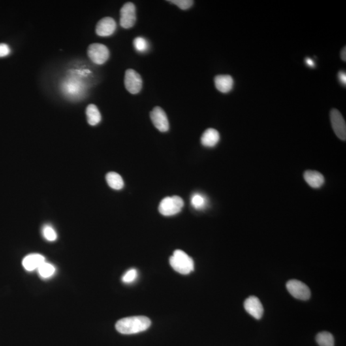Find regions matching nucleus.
Listing matches in <instances>:
<instances>
[{
    "label": "nucleus",
    "mask_w": 346,
    "mask_h": 346,
    "mask_svg": "<svg viewBox=\"0 0 346 346\" xmlns=\"http://www.w3.org/2000/svg\"><path fill=\"white\" fill-rule=\"evenodd\" d=\"M151 324V320L148 317L145 316H134L118 320L115 324V328L121 334H136L147 330Z\"/></svg>",
    "instance_id": "obj_1"
},
{
    "label": "nucleus",
    "mask_w": 346,
    "mask_h": 346,
    "mask_svg": "<svg viewBox=\"0 0 346 346\" xmlns=\"http://www.w3.org/2000/svg\"><path fill=\"white\" fill-rule=\"evenodd\" d=\"M170 265L179 274L187 275L194 269V260L184 251L177 249L171 256Z\"/></svg>",
    "instance_id": "obj_2"
},
{
    "label": "nucleus",
    "mask_w": 346,
    "mask_h": 346,
    "mask_svg": "<svg viewBox=\"0 0 346 346\" xmlns=\"http://www.w3.org/2000/svg\"><path fill=\"white\" fill-rule=\"evenodd\" d=\"M184 206V202L178 196L166 197L161 201L159 207L160 213L164 216H172L180 212Z\"/></svg>",
    "instance_id": "obj_3"
},
{
    "label": "nucleus",
    "mask_w": 346,
    "mask_h": 346,
    "mask_svg": "<svg viewBox=\"0 0 346 346\" xmlns=\"http://www.w3.org/2000/svg\"><path fill=\"white\" fill-rule=\"evenodd\" d=\"M87 54L93 63L102 65L107 61L110 53L107 47L104 45L94 43L89 46Z\"/></svg>",
    "instance_id": "obj_4"
},
{
    "label": "nucleus",
    "mask_w": 346,
    "mask_h": 346,
    "mask_svg": "<svg viewBox=\"0 0 346 346\" xmlns=\"http://www.w3.org/2000/svg\"><path fill=\"white\" fill-rule=\"evenodd\" d=\"M289 293L298 300L306 301L311 298V290L304 283L296 279H292L287 283Z\"/></svg>",
    "instance_id": "obj_5"
},
{
    "label": "nucleus",
    "mask_w": 346,
    "mask_h": 346,
    "mask_svg": "<svg viewBox=\"0 0 346 346\" xmlns=\"http://www.w3.org/2000/svg\"><path fill=\"white\" fill-rule=\"evenodd\" d=\"M125 85L126 89L132 95L139 93L142 86V80L140 74L132 69L125 72Z\"/></svg>",
    "instance_id": "obj_6"
},
{
    "label": "nucleus",
    "mask_w": 346,
    "mask_h": 346,
    "mask_svg": "<svg viewBox=\"0 0 346 346\" xmlns=\"http://www.w3.org/2000/svg\"><path fill=\"white\" fill-rule=\"evenodd\" d=\"M76 80V79L74 78H69L62 85V91L64 95L71 99L80 98L84 93V86L80 81Z\"/></svg>",
    "instance_id": "obj_7"
},
{
    "label": "nucleus",
    "mask_w": 346,
    "mask_h": 346,
    "mask_svg": "<svg viewBox=\"0 0 346 346\" xmlns=\"http://www.w3.org/2000/svg\"><path fill=\"white\" fill-rule=\"evenodd\" d=\"M120 25L124 29H130L136 22V8L131 2L125 3L121 8Z\"/></svg>",
    "instance_id": "obj_8"
},
{
    "label": "nucleus",
    "mask_w": 346,
    "mask_h": 346,
    "mask_svg": "<svg viewBox=\"0 0 346 346\" xmlns=\"http://www.w3.org/2000/svg\"><path fill=\"white\" fill-rule=\"evenodd\" d=\"M331 123L333 131L340 139H346V125L343 115L337 109H332L330 112Z\"/></svg>",
    "instance_id": "obj_9"
},
{
    "label": "nucleus",
    "mask_w": 346,
    "mask_h": 346,
    "mask_svg": "<svg viewBox=\"0 0 346 346\" xmlns=\"http://www.w3.org/2000/svg\"><path fill=\"white\" fill-rule=\"evenodd\" d=\"M151 121L154 126L161 132H168L170 128V124L167 115L163 109L157 106L154 108L150 113Z\"/></svg>",
    "instance_id": "obj_10"
},
{
    "label": "nucleus",
    "mask_w": 346,
    "mask_h": 346,
    "mask_svg": "<svg viewBox=\"0 0 346 346\" xmlns=\"http://www.w3.org/2000/svg\"><path fill=\"white\" fill-rule=\"evenodd\" d=\"M244 309L247 312L256 319H261L264 313V308L259 299L255 296H250L244 302Z\"/></svg>",
    "instance_id": "obj_11"
},
{
    "label": "nucleus",
    "mask_w": 346,
    "mask_h": 346,
    "mask_svg": "<svg viewBox=\"0 0 346 346\" xmlns=\"http://www.w3.org/2000/svg\"><path fill=\"white\" fill-rule=\"evenodd\" d=\"M116 29V23L114 19L106 17L101 19L96 25V32L102 37H107L112 35Z\"/></svg>",
    "instance_id": "obj_12"
},
{
    "label": "nucleus",
    "mask_w": 346,
    "mask_h": 346,
    "mask_svg": "<svg viewBox=\"0 0 346 346\" xmlns=\"http://www.w3.org/2000/svg\"><path fill=\"white\" fill-rule=\"evenodd\" d=\"M44 262H45L44 256L40 254L34 253L26 256L23 258L22 264L26 270L32 271L38 269Z\"/></svg>",
    "instance_id": "obj_13"
},
{
    "label": "nucleus",
    "mask_w": 346,
    "mask_h": 346,
    "mask_svg": "<svg viewBox=\"0 0 346 346\" xmlns=\"http://www.w3.org/2000/svg\"><path fill=\"white\" fill-rule=\"evenodd\" d=\"M304 178L306 182L314 189H319L324 183L323 175L315 171H307L304 173Z\"/></svg>",
    "instance_id": "obj_14"
},
{
    "label": "nucleus",
    "mask_w": 346,
    "mask_h": 346,
    "mask_svg": "<svg viewBox=\"0 0 346 346\" xmlns=\"http://www.w3.org/2000/svg\"><path fill=\"white\" fill-rule=\"evenodd\" d=\"M220 140V135L217 130L209 128L203 134L201 142L205 147H212L216 146Z\"/></svg>",
    "instance_id": "obj_15"
},
{
    "label": "nucleus",
    "mask_w": 346,
    "mask_h": 346,
    "mask_svg": "<svg viewBox=\"0 0 346 346\" xmlns=\"http://www.w3.org/2000/svg\"><path fill=\"white\" fill-rule=\"evenodd\" d=\"M215 87L223 93H228L234 86V79L230 75H218L214 80Z\"/></svg>",
    "instance_id": "obj_16"
},
{
    "label": "nucleus",
    "mask_w": 346,
    "mask_h": 346,
    "mask_svg": "<svg viewBox=\"0 0 346 346\" xmlns=\"http://www.w3.org/2000/svg\"><path fill=\"white\" fill-rule=\"evenodd\" d=\"M86 115L90 125H97L101 121V114L95 104H89L86 109Z\"/></svg>",
    "instance_id": "obj_17"
},
{
    "label": "nucleus",
    "mask_w": 346,
    "mask_h": 346,
    "mask_svg": "<svg viewBox=\"0 0 346 346\" xmlns=\"http://www.w3.org/2000/svg\"><path fill=\"white\" fill-rule=\"evenodd\" d=\"M106 180L110 187L115 190H121L124 187V181L118 173H108L106 176Z\"/></svg>",
    "instance_id": "obj_18"
},
{
    "label": "nucleus",
    "mask_w": 346,
    "mask_h": 346,
    "mask_svg": "<svg viewBox=\"0 0 346 346\" xmlns=\"http://www.w3.org/2000/svg\"><path fill=\"white\" fill-rule=\"evenodd\" d=\"M316 341L319 346H334V338L330 333L322 332L318 333Z\"/></svg>",
    "instance_id": "obj_19"
},
{
    "label": "nucleus",
    "mask_w": 346,
    "mask_h": 346,
    "mask_svg": "<svg viewBox=\"0 0 346 346\" xmlns=\"http://www.w3.org/2000/svg\"><path fill=\"white\" fill-rule=\"evenodd\" d=\"M207 199L204 194L194 193L191 197V205L196 210H203L206 207Z\"/></svg>",
    "instance_id": "obj_20"
},
{
    "label": "nucleus",
    "mask_w": 346,
    "mask_h": 346,
    "mask_svg": "<svg viewBox=\"0 0 346 346\" xmlns=\"http://www.w3.org/2000/svg\"><path fill=\"white\" fill-rule=\"evenodd\" d=\"M38 273L43 278H49L55 274V268L52 264L45 262L38 268Z\"/></svg>",
    "instance_id": "obj_21"
},
{
    "label": "nucleus",
    "mask_w": 346,
    "mask_h": 346,
    "mask_svg": "<svg viewBox=\"0 0 346 346\" xmlns=\"http://www.w3.org/2000/svg\"><path fill=\"white\" fill-rule=\"evenodd\" d=\"M134 46L136 50L140 53H144L148 50L149 44L144 38L137 37L134 40Z\"/></svg>",
    "instance_id": "obj_22"
},
{
    "label": "nucleus",
    "mask_w": 346,
    "mask_h": 346,
    "mask_svg": "<svg viewBox=\"0 0 346 346\" xmlns=\"http://www.w3.org/2000/svg\"><path fill=\"white\" fill-rule=\"evenodd\" d=\"M42 234L43 236L47 241L53 242L56 240L57 238V234L55 230L53 229L52 226L50 225L44 226L43 230H42Z\"/></svg>",
    "instance_id": "obj_23"
},
{
    "label": "nucleus",
    "mask_w": 346,
    "mask_h": 346,
    "mask_svg": "<svg viewBox=\"0 0 346 346\" xmlns=\"http://www.w3.org/2000/svg\"><path fill=\"white\" fill-rule=\"evenodd\" d=\"M138 276V271L136 269H131L125 273L122 277V281L123 283L129 284L134 282L137 279Z\"/></svg>",
    "instance_id": "obj_24"
},
{
    "label": "nucleus",
    "mask_w": 346,
    "mask_h": 346,
    "mask_svg": "<svg viewBox=\"0 0 346 346\" xmlns=\"http://www.w3.org/2000/svg\"><path fill=\"white\" fill-rule=\"evenodd\" d=\"M169 2L176 5L182 10H187L191 8L194 3V1L191 0H172Z\"/></svg>",
    "instance_id": "obj_25"
},
{
    "label": "nucleus",
    "mask_w": 346,
    "mask_h": 346,
    "mask_svg": "<svg viewBox=\"0 0 346 346\" xmlns=\"http://www.w3.org/2000/svg\"><path fill=\"white\" fill-rule=\"evenodd\" d=\"M10 53L9 46L7 44L1 43L0 44V57H4L7 56Z\"/></svg>",
    "instance_id": "obj_26"
},
{
    "label": "nucleus",
    "mask_w": 346,
    "mask_h": 346,
    "mask_svg": "<svg viewBox=\"0 0 346 346\" xmlns=\"http://www.w3.org/2000/svg\"><path fill=\"white\" fill-rule=\"evenodd\" d=\"M338 77L340 82L342 84L346 86V74L345 71H340L338 74Z\"/></svg>",
    "instance_id": "obj_27"
},
{
    "label": "nucleus",
    "mask_w": 346,
    "mask_h": 346,
    "mask_svg": "<svg viewBox=\"0 0 346 346\" xmlns=\"http://www.w3.org/2000/svg\"><path fill=\"white\" fill-rule=\"evenodd\" d=\"M306 63L308 66H310V67H314V66H315V64H314V62L311 60V59H310V58H307L306 59Z\"/></svg>",
    "instance_id": "obj_28"
},
{
    "label": "nucleus",
    "mask_w": 346,
    "mask_h": 346,
    "mask_svg": "<svg viewBox=\"0 0 346 346\" xmlns=\"http://www.w3.org/2000/svg\"><path fill=\"white\" fill-rule=\"evenodd\" d=\"M341 58L342 59H343V61H346V47L343 48V50H342L341 52Z\"/></svg>",
    "instance_id": "obj_29"
}]
</instances>
